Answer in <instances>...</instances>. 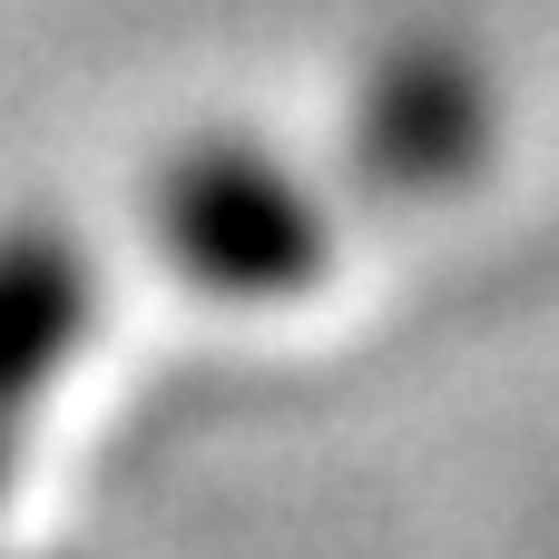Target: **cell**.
<instances>
[{
  "instance_id": "6da1fadb",
  "label": "cell",
  "mask_w": 559,
  "mask_h": 559,
  "mask_svg": "<svg viewBox=\"0 0 559 559\" xmlns=\"http://www.w3.org/2000/svg\"><path fill=\"white\" fill-rule=\"evenodd\" d=\"M354 197L364 187H354L344 157L334 167H285L246 138H216V147H187L157 177V246L216 305H275V295H305L334 265Z\"/></svg>"
},
{
  "instance_id": "7a4b0ae2",
  "label": "cell",
  "mask_w": 559,
  "mask_h": 559,
  "mask_svg": "<svg viewBox=\"0 0 559 559\" xmlns=\"http://www.w3.org/2000/svg\"><path fill=\"white\" fill-rule=\"evenodd\" d=\"M491 157V79L472 49H403L383 59L354 138H344V167L364 187V206H413V197H442L462 187L472 167Z\"/></svg>"
},
{
  "instance_id": "3957f363",
  "label": "cell",
  "mask_w": 559,
  "mask_h": 559,
  "mask_svg": "<svg viewBox=\"0 0 559 559\" xmlns=\"http://www.w3.org/2000/svg\"><path fill=\"white\" fill-rule=\"evenodd\" d=\"M88 324H98L88 246L49 236V226H10L0 236V423H20L59 383V364L88 344Z\"/></svg>"
},
{
  "instance_id": "277c9868",
  "label": "cell",
  "mask_w": 559,
  "mask_h": 559,
  "mask_svg": "<svg viewBox=\"0 0 559 559\" xmlns=\"http://www.w3.org/2000/svg\"><path fill=\"white\" fill-rule=\"evenodd\" d=\"M10 452H20V423H0V501H10Z\"/></svg>"
}]
</instances>
